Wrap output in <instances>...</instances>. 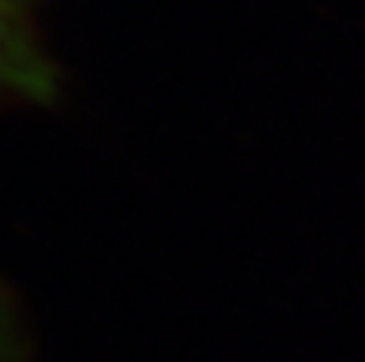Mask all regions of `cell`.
Masks as SVG:
<instances>
[{
  "label": "cell",
  "mask_w": 365,
  "mask_h": 362,
  "mask_svg": "<svg viewBox=\"0 0 365 362\" xmlns=\"http://www.w3.org/2000/svg\"><path fill=\"white\" fill-rule=\"evenodd\" d=\"M0 23H29V0H0Z\"/></svg>",
  "instance_id": "obj_1"
}]
</instances>
